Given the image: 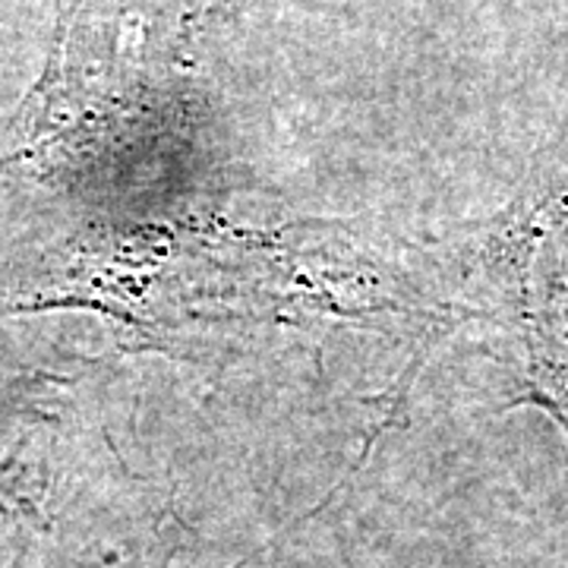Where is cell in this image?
Masks as SVG:
<instances>
[{"mask_svg": "<svg viewBox=\"0 0 568 568\" xmlns=\"http://www.w3.org/2000/svg\"><path fill=\"white\" fill-rule=\"evenodd\" d=\"M477 313L521 351L511 407H540L568 433V162L547 168L474 244Z\"/></svg>", "mask_w": 568, "mask_h": 568, "instance_id": "obj_1", "label": "cell"}]
</instances>
